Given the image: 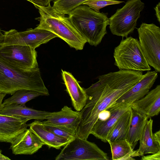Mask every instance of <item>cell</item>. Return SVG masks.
<instances>
[{
    "label": "cell",
    "instance_id": "8",
    "mask_svg": "<svg viewBox=\"0 0 160 160\" xmlns=\"http://www.w3.org/2000/svg\"><path fill=\"white\" fill-rule=\"evenodd\" d=\"M56 160H108L109 158L95 143L76 136L69 141Z\"/></svg>",
    "mask_w": 160,
    "mask_h": 160
},
{
    "label": "cell",
    "instance_id": "7",
    "mask_svg": "<svg viewBox=\"0 0 160 160\" xmlns=\"http://www.w3.org/2000/svg\"><path fill=\"white\" fill-rule=\"evenodd\" d=\"M37 52L28 46H0V61L15 69L23 71L39 68Z\"/></svg>",
    "mask_w": 160,
    "mask_h": 160
},
{
    "label": "cell",
    "instance_id": "23",
    "mask_svg": "<svg viewBox=\"0 0 160 160\" xmlns=\"http://www.w3.org/2000/svg\"><path fill=\"white\" fill-rule=\"evenodd\" d=\"M113 160H135L138 156L137 150H134L126 139L108 141Z\"/></svg>",
    "mask_w": 160,
    "mask_h": 160
},
{
    "label": "cell",
    "instance_id": "11",
    "mask_svg": "<svg viewBox=\"0 0 160 160\" xmlns=\"http://www.w3.org/2000/svg\"><path fill=\"white\" fill-rule=\"evenodd\" d=\"M158 77L156 71H148L141 79L122 95L108 108L130 106L134 102L143 97L149 91Z\"/></svg>",
    "mask_w": 160,
    "mask_h": 160
},
{
    "label": "cell",
    "instance_id": "20",
    "mask_svg": "<svg viewBox=\"0 0 160 160\" xmlns=\"http://www.w3.org/2000/svg\"><path fill=\"white\" fill-rule=\"evenodd\" d=\"M131 112V120L126 139L134 149L150 118L132 108Z\"/></svg>",
    "mask_w": 160,
    "mask_h": 160
},
{
    "label": "cell",
    "instance_id": "19",
    "mask_svg": "<svg viewBox=\"0 0 160 160\" xmlns=\"http://www.w3.org/2000/svg\"><path fill=\"white\" fill-rule=\"evenodd\" d=\"M80 113L67 106L58 112H51L46 118L48 122L63 126L76 131L80 122Z\"/></svg>",
    "mask_w": 160,
    "mask_h": 160
},
{
    "label": "cell",
    "instance_id": "27",
    "mask_svg": "<svg viewBox=\"0 0 160 160\" xmlns=\"http://www.w3.org/2000/svg\"><path fill=\"white\" fill-rule=\"evenodd\" d=\"M123 2H124L112 0H88L82 4L87 5L95 12H100V9L106 6Z\"/></svg>",
    "mask_w": 160,
    "mask_h": 160
},
{
    "label": "cell",
    "instance_id": "33",
    "mask_svg": "<svg viewBox=\"0 0 160 160\" xmlns=\"http://www.w3.org/2000/svg\"><path fill=\"white\" fill-rule=\"evenodd\" d=\"M6 95V94L0 91V112L3 107L2 104V100Z\"/></svg>",
    "mask_w": 160,
    "mask_h": 160
},
{
    "label": "cell",
    "instance_id": "21",
    "mask_svg": "<svg viewBox=\"0 0 160 160\" xmlns=\"http://www.w3.org/2000/svg\"><path fill=\"white\" fill-rule=\"evenodd\" d=\"M153 120L151 118L148 120L139 140L140 144L137 150L139 157L146 154H153L160 151V144L154 140L152 132Z\"/></svg>",
    "mask_w": 160,
    "mask_h": 160
},
{
    "label": "cell",
    "instance_id": "22",
    "mask_svg": "<svg viewBox=\"0 0 160 160\" xmlns=\"http://www.w3.org/2000/svg\"><path fill=\"white\" fill-rule=\"evenodd\" d=\"M130 107L118 119L109 131L106 138L107 142L126 139L127 137L131 116Z\"/></svg>",
    "mask_w": 160,
    "mask_h": 160
},
{
    "label": "cell",
    "instance_id": "18",
    "mask_svg": "<svg viewBox=\"0 0 160 160\" xmlns=\"http://www.w3.org/2000/svg\"><path fill=\"white\" fill-rule=\"evenodd\" d=\"M51 113L35 110L27 107L25 105L11 104L4 105L0 114L19 118L27 122L32 119L46 120Z\"/></svg>",
    "mask_w": 160,
    "mask_h": 160
},
{
    "label": "cell",
    "instance_id": "16",
    "mask_svg": "<svg viewBox=\"0 0 160 160\" xmlns=\"http://www.w3.org/2000/svg\"><path fill=\"white\" fill-rule=\"evenodd\" d=\"M130 106H126L115 108H108L110 112V117L106 120L96 122L91 131L92 134L102 141L106 142V138L109 131L119 118L125 113Z\"/></svg>",
    "mask_w": 160,
    "mask_h": 160
},
{
    "label": "cell",
    "instance_id": "12",
    "mask_svg": "<svg viewBox=\"0 0 160 160\" xmlns=\"http://www.w3.org/2000/svg\"><path fill=\"white\" fill-rule=\"evenodd\" d=\"M11 144L10 148L15 155L33 154L44 145L29 129L20 134Z\"/></svg>",
    "mask_w": 160,
    "mask_h": 160
},
{
    "label": "cell",
    "instance_id": "4",
    "mask_svg": "<svg viewBox=\"0 0 160 160\" xmlns=\"http://www.w3.org/2000/svg\"><path fill=\"white\" fill-rule=\"evenodd\" d=\"M27 89L49 95L39 69L23 71L11 68L0 61V91L12 95L16 91Z\"/></svg>",
    "mask_w": 160,
    "mask_h": 160
},
{
    "label": "cell",
    "instance_id": "17",
    "mask_svg": "<svg viewBox=\"0 0 160 160\" xmlns=\"http://www.w3.org/2000/svg\"><path fill=\"white\" fill-rule=\"evenodd\" d=\"M29 129L35 133L43 143L49 148L59 149L64 146L70 140L58 136L46 128L42 122L35 120L28 124Z\"/></svg>",
    "mask_w": 160,
    "mask_h": 160
},
{
    "label": "cell",
    "instance_id": "9",
    "mask_svg": "<svg viewBox=\"0 0 160 160\" xmlns=\"http://www.w3.org/2000/svg\"><path fill=\"white\" fill-rule=\"evenodd\" d=\"M137 31L140 46L148 64L160 72V28L153 23H142Z\"/></svg>",
    "mask_w": 160,
    "mask_h": 160
},
{
    "label": "cell",
    "instance_id": "5",
    "mask_svg": "<svg viewBox=\"0 0 160 160\" xmlns=\"http://www.w3.org/2000/svg\"><path fill=\"white\" fill-rule=\"evenodd\" d=\"M114 64L119 69L143 72L151 70L139 41L131 36L122 39L114 49Z\"/></svg>",
    "mask_w": 160,
    "mask_h": 160
},
{
    "label": "cell",
    "instance_id": "32",
    "mask_svg": "<svg viewBox=\"0 0 160 160\" xmlns=\"http://www.w3.org/2000/svg\"><path fill=\"white\" fill-rule=\"evenodd\" d=\"M153 138L155 141L158 144H160V131L155 132L153 134Z\"/></svg>",
    "mask_w": 160,
    "mask_h": 160
},
{
    "label": "cell",
    "instance_id": "15",
    "mask_svg": "<svg viewBox=\"0 0 160 160\" xmlns=\"http://www.w3.org/2000/svg\"><path fill=\"white\" fill-rule=\"evenodd\" d=\"M63 80L70 95L72 105L77 111L85 106L88 98L84 89L82 88L71 73L62 69Z\"/></svg>",
    "mask_w": 160,
    "mask_h": 160
},
{
    "label": "cell",
    "instance_id": "1",
    "mask_svg": "<svg viewBox=\"0 0 160 160\" xmlns=\"http://www.w3.org/2000/svg\"><path fill=\"white\" fill-rule=\"evenodd\" d=\"M143 75L142 72L119 70L99 76L97 82L84 89L88 98L80 111L76 136L87 139L99 114L112 106L138 82Z\"/></svg>",
    "mask_w": 160,
    "mask_h": 160
},
{
    "label": "cell",
    "instance_id": "26",
    "mask_svg": "<svg viewBox=\"0 0 160 160\" xmlns=\"http://www.w3.org/2000/svg\"><path fill=\"white\" fill-rule=\"evenodd\" d=\"M88 0H55L52 6L58 12L65 15Z\"/></svg>",
    "mask_w": 160,
    "mask_h": 160
},
{
    "label": "cell",
    "instance_id": "35",
    "mask_svg": "<svg viewBox=\"0 0 160 160\" xmlns=\"http://www.w3.org/2000/svg\"><path fill=\"white\" fill-rule=\"evenodd\" d=\"M1 32L0 30V35H1Z\"/></svg>",
    "mask_w": 160,
    "mask_h": 160
},
{
    "label": "cell",
    "instance_id": "29",
    "mask_svg": "<svg viewBox=\"0 0 160 160\" xmlns=\"http://www.w3.org/2000/svg\"><path fill=\"white\" fill-rule=\"evenodd\" d=\"M143 160H160V151L151 155L143 156L141 158Z\"/></svg>",
    "mask_w": 160,
    "mask_h": 160
},
{
    "label": "cell",
    "instance_id": "31",
    "mask_svg": "<svg viewBox=\"0 0 160 160\" xmlns=\"http://www.w3.org/2000/svg\"><path fill=\"white\" fill-rule=\"evenodd\" d=\"M160 4L159 2L156 6L154 8L156 12V15L157 18L159 22H160Z\"/></svg>",
    "mask_w": 160,
    "mask_h": 160
},
{
    "label": "cell",
    "instance_id": "28",
    "mask_svg": "<svg viewBox=\"0 0 160 160\" xmlns=\"http://www.w3.org/2000/svg\"><path fill=\"white\" fill-rule=\"evenodd\" d=\"M51 0H28L36 7L37 6L45 7L48 6Z\"/></svg>",
    "mask_w": 160,
    "mask_h": 160
},
{
    "label": "cell",
    "instance_id": "14",
    "mask_svg": "<svg viewBox=\"0 0 160 160\" xmlns=\"http://www.w3.org/2000/svg\"><path fill=\"white\" fill-rule=\"evenodd\" d=\"M130 107L149 118L158 115L160 111V85H157L143 97L132 103Z\"/></svg>",
    "mask_w": 160,
    "mask_h": 160
},
{
    "label": "cell",
    "instance_id": "3",
    "mask_svg": "<svg viewBox=\"0 0 160 160\" xmlns=\"http://www.w3.org/2000/svg\"><path fill=\"white\" fill-rule=\"evenodd\" d=\"M40 14L37 28L49 31L76 50H82L86 40L70 21L68 17L56 11L50 4L45 7L37 6Z\"/></svg>",
    "mask_w": 160,
    "mask_h": 160
},
{
    "label": "cell",
    "instance_id": "34",
    "mask_svg": "<svg viewBox=\"0 0 160 160\" xmlns=\"http://www.w3.org/2000/svg\"><path fill=\"white\" fill-rule=\"evenodd\" d=\"M11 160L9 158L4 156L2 154V151L0 149V160Z\"/></svg>",
    "mask_w": 160,
    "mask_h": 160
},
{
    "label": "cell",
    "instance_id": "25",
    "mask_svg": "<svg viewBox=\"0 0 160 160\" xmlns=\"http://www.w3.org/2000/svg\"><path fill=\"white\" fill-rule=\"evenodd\" d=\"M45 127L56 135L70 141L76 136V131L62 125L52 123L46 121L42 122Z\"/></svg>",
    "mask_w": 160,
    "mask_h": 160
},
{
    "label": "cell",
    "instance_id": "2",
    "mask_svg": "<svg viewBox=\"0 0 160 160\" xmlns=\"http://www.w3.org/2000/svg\"><path fill=\"white\" fill-rule=\"evenodd\" d=\"M70 21L87 42L97 46L107 33L109 24L107 14L98 12L86 5L82 4L68 14Z\"/></svg>",
    "mask_w": 160,
    "mask_h": 160
},
{
    "label": "cell",
    "instance_id": "13",
    "mask_svg": "<svg viewBox=\"0 0 160 160\" xmlns=\"http://www.w3.org/2000/svg\"><path fill=\"white\" fill-rule=\"evenodd\" d=\"M27 122L21 118L0 114V142L12 143L27 129Z\"/></svg>",
    "mask_w": 160,
    "mask_h": 160
},
{
    "label": "cell",
    "instance_id": "24",
    "mask_svg": "<svg viewBox=\"0 0 160 160\" xmlns=\"http://www.w3.org/2000/svg\"><path fill=\"white\" fill-rule=\"evenodd\" d=\"M43 93L36 91L22 89L16 91L11 97L5 99L2 102L3 105L16 104L25 105L28 101L40 96Z\"/></svg>",
    "mask_w": 160,
    "mask_h": 160
},
{
    "label": "cell",
    "instance_id": "30",
    "mask_svg": "<svg viewBox=\"0 0 160 160\" xmlns=\"http://www.w3.org/2000/svg\"><path fill=\"white\" fill-rule=\"evenodd\" d=\"M110 114L108 110L106 109L103 110L99 114L98 120L101 121L105 120L110 117Z\"/></svg>",
    "mask_w": 160,
    "mask_h": 160
},
{
    "label": "cell",
    "instance_id": "36",
    "mask_svg": "<svg viewBox=\"0 0 160 160\" xmlns=\"http://www.w3.org/2000/svg\"><path fill=\"white\" fill-rule=\"evenodd\" d=\"M27 0V1H28V0Z\"/></svg>",
    "mask_w": 160,
    "mask_h": 160
},
{
    "label": "cell",
    "instance_id": "6",
    "mask_svg": "<svg viewBox=\"0 0 160 160\" xmlns=\"http://www.w3.org/2000/svg\"><path fill=\"white\" fill-rule=\"evenodd\" d=\"M141 0H129L109 18V28L113 35L122 38L132 33L144 7Z\"/></svg>",
    "mask_w": 160,
    "mask_h": 160
},
{
    "label": "cell",
    "instance_id": "10",
    "mask_svg": "<svg viewBox=\"0 0 160 160\" xmlns=\"http://www.w3.org/2000/svg\"><path fill=\"white\" fill-rule=\"evenodd\" d=\"M58 36L48 30L37 27L18 32L15 29L4 31L0 35V46L11 45L28 46L34 49Z\"/></svg>",
    "mask_w": 160,
    "mask_h": 160
}]
</instances>
